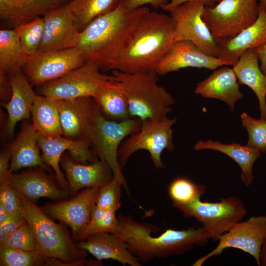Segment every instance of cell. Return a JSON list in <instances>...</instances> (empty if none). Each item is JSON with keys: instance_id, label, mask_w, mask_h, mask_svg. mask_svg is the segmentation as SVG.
Wrapping results in <instances>:
<instances>
[{"instance_id": "cell-50", "label": "cell", "mask_w": 266, "mask_h": 266, "mask_svg": "<svg viewBox=\"0 0 266 266\" xmlns=\"http://www.w3.org/2000/svg\"><path fill=\"white\" fill-rule=\"evenodd\" d=\"M221 0H216V3H218V2H220Z\"/></svg>"}, {"instance_id": "cell-20", "label": "cell", "mask_w": 266, "mask_h": 266, "mask_svg": "<svg viewBox=\"0 0 266 266\" xmlns=\"http://www.w3.org/2000/svg\"><path fill=\"white\" fill-rule=\"evenodd\" d=\"M8 181L20 195L34 203L41 198L62 200L70 194L57 180L41 170L12 173Z\"/></svg>"}, {"instance_id": "cell-34", "label": "cell", "mask_w": 266, "mask_h": 266, "mask_svg": "<svg viewBox=\"0 0 266 266\" xmlns=\"http://www.w3.org/2000/svg\"><path fill=\"white\" fill-rule=\"evenodd\" d=\"M44 28V20L41 17L22 23L14 28L18 35L22 50L29 58L38 52L43 36Z\"/></svg>"}, {"instance_id": "cell-43", "label": "cell", "mask_w": 266, "mask_h": 266, "mask_svg": "<svg viewBox=\"0 0 266 266\" xmlns=\"http://www.w3.org/2000/svg\"><path fill=\"white\" fill-rule=\"evenodd\" d=\"M126 7L133 10L149 4L154 8H162L168 2V0H124Z\"/></svg>"}, {"instance_id": "cell-7", "label": "cell", "mask_w": 266, "mask_h": 266, "mask_svg": "<svg viewBox=\"0 0 266 266\" xmlns=\"http://www.w3.org/2000/svg\"><path fill=\"white\" fill-rule=\"evenodd\" d=\"M259 0H222L205 6L202 19L217 44L230 40L252 25L259 12Z\"/></svg>"}, {"instance_id": "cell-37", "label": "cell", "mask_w": 266, "mask_h": 266, "mask_svg": "<svg viewBox=\"0 0 266 266\" xmlns=\"http://www.w3.org/2000/svg\"><path fill=\"white\" fill-rule=\"evenodd\" d=\"M242 126L248 134L247 146L266 152V120L253 118L245 112L241 115Z\"/></svg>"}, {"instance_id": "cell-3", "label": "cell", "mask_w": 266, "mask_h": 266, "mask_svg": "<svg viewBox=\"0 0 266 266\" xmlns=\"http://www.w3.org/2000/svg\"><path fill=\"white\" fill-rule=\"evenodd\" d=\"M118 218L116 234L124 240L129 251L142 262L182 255L194 246L205 245L210 239L203 227L183 230L168 229L161 235L153 236L151 233L158 229L157 227L138 222L131 216L119 215Z\"/></svg>"}, {"instance_id": "cell-38", "label": "cell", "mask_w": 266, "mask_h": 266, "mask_svg": "<svg viewBox=\"0 0 266 266\" xmlns=\"http://www.w3.org/2000/svg\"><path fill=\"white\" fill-rule=\"evenodd\" d=\"M121 183L114 177L107 184L100 187L96 205L106 210H118L121 206Z\"/></svg>"}, {"instance_id": "cell-45", "label": "cell", "mask_w": 266, "mask_h": 266, "mask_svg": "<svg viewBox=\"0 0 266 266\" xmlns=\"http://www.w3.org/2000/svg\"><path fill=\"white\" fill-rule=\"evenodd\" d=\"M201 0L206 6L212 7L216 4V0H170L168 3L164 6L162 9L166 11L170 12L179 5L191 1Z\"/></svg>"}, {"instance_id": "cell-40", "label": "cell", "mask_w": 266, "mask_h": 266, "mask_svg": "<svg viewBox=\"0 0 266 266\" xmlns=\"http://www.w3.org/2000/svg\"><path fill=\"white\" fill-rule=\"evenodd\" d=\"M0 203L9 215L21 213L20 195L8 181L0 183Z\"/></svg>"}, {"instance_id": "cell-14", "label": "cell", "mask_w": 266, "mask_h": 266, "mask_svg": "<svg viewBox=\"0 0 266 266\" xmlns=\"http://www.w3.org/2000/svg\"><path fill=\"white\" fill-rule=\"evenodd\" d=\"M100 188H85L69 200L46 204L41 208L50 218L68 226L75 241L81 240L90 223Z\"/></svg>"}, {"instance_id": "cell-21", "label": "cell", "mask_w": 266, "mask_h": 266, "mask_svg": "<svg viewBox=\"0 0 266 266\" xmlns=\"http://www.w3.org/2000/svg\"><path fill=\"white\" fill-rule=\"evenodd\" d=\"M75 244L99 261L112 259L123 265L141 266L139 259L129 251L124 240L115 233L105 232L95 233Z\"/></svg>"}, {"instance_id": "cell-2", "label": "cell", "mask_w": 266, "mask_h": 266, "mask_svg": "<svg viewBox=\"0 0 266 266\" xmlns=\"http://www.w3.org/2000/svg\"><path fill=\"white\" fill-rule=\"evenodd\" d=\"M174 26L170 16L150 11L147 8L109 70L128 73L155 71L173 43Z\"/></svg>"}, {"instance_id": "cell-10", "label": "cell", "mask_w": 266, "mask_h": 266, "mask_svg": "<svg viewBox=\"0 0 266 266\" xmlns=\"http://www.w3.org/2000/svg\"><path fill=\"white\" fill-rule=\"evenodd\" d=\"M100 70L96 64L86 62L64 76L38 86V95L54 100L93 98L101 86L113 78Z\"/></svg>"}, {"instance_id": "cell-5", "label": "cell", "mask_w": 266, "mask_h": 266, "mask_svg": "<svg viewBox=\"0 0 266 266\" xmlns=\"http://www.w3.org/2000/svg\"><path fill=\"white\" fill-rule=\"evenodd\" d=\"M112 75L127 97L131 118L143 121L167 117L175 100L159 84L155 71L128 73L113 70Z\"/></svg>"}, {"instance_id": "cell-28", "label": "cell", "mask_w": 266, "mask_h": 266, "mask_svg": "<svg viewBox=\"0 0 266 266\" xmlns=\"http://www.w3.org/2000/svg\"><path fill=\"white\" fill-rule=\"evenodd\" d=\"M194 149L200 150L211 149L220 152L234 161L241 170L240 178L246 186L253 181V167L254 163L261 156V152L247 145L238 143L223 144L218 141H199L195 145Z\"/></svg>"}, {"instance_id": "cell-36", "label": "cell", "mask_w": 266, "mask_h": 266, "mask_svg": "<svg viewBox=\"0 0 266 266\" xmlns=\"http://www.w3.org/2000/svg\"><path fill=\"white\" fill-rule=\"evenodd\" d=\"M116 211L94 207L90 223L84 233V239L88 235L99 233L108 232L116 234L119 228V220Z\"/></svg>"}, {"instance_id": "cell-30", "label": "cell", "mask_w": 266, "mask_h": 266, "mask_svg": "<svg viewBox=\"0 0 266 266\" xmlns=\"http://www.w3.org/2000/svg\"><path fill=\"white\" fill-rule=\"evenodd\" d=\"M93 98L108 117L118 121L131 118L127 97L114 77L101 86Z\"/></svg>"}, {"instance_id": "cell-48", "label": "cell", "mask_w": 266, "mask_h": 266, "mask_svg": "<svg viewBox=\"0 0 266 266\" xmlns=\"http://www.w3.org/2000/svg\"><path fill=\"white\" fill-rule=\"evenodd\" d=\"M9 214L3 206V205L0 203V224L4 222L8 217Z\"/></svg>"}, {"instance_id": "cell-32", "label": "cell", "mask_w": 266, "mask_h": 266, "mask_svg": "<svg viewBox=\"0 0 266 266\" xmlns=\"http://www.w3.org/2000/svg\"><path fill=\"white\" fill-rule=\"evenodd\" d=\"M122 0H72L69 6L75 26L81 32L97 18L117 8Z\"/></svg>"}, {"instance_id": "cell-17", "label": "cell", "mask_w": 266, "mask_h": 266, "mask_svg": "<svg viewBox=\"0 0 266 266\" xmlns=\"http://www.w3.org/2000/svg\"><path fill=\"white\" fill-rule=\"evenodd\" d=\"M42 17L44 33L38 51L77 47L81 32L75 26L69 3L48 12Z\"/></svg>"}, {"instance_id": "cell-47", "label": "cell", "mask_w": 266, "mask_h": 266, "mask_svg": "<svg viewBox=\"0 0 266 266\" xmlns=\"http://www.w3.org/2000/svg\"><path fill=\"white\" fill-rule=\"evenodd\" d=\"M260 260V266H266V236L261 248Z\"/></svg>"}, {"instance_id": "cell-6", "label": "cell", "mask_w": 266, "mask_h": 266, "mask_svg": "<svg viewBox=\"0 0 266 266\" xmlns=\"http://www.w3.org/2000/svg\"><path fill=\"white\" fill-rule=\"evenodd\" d=\"M142 121L130 118L120 121L106 119L97 104L94 128L91 138V145L100 160L106 162L111 167L114 177L129 192L126 180L118 161V151L125 138L137 132Z\"/></svg>"}, {"instance_id": "cell-29", "label": "cell", "mask_w": 266, "mask_h": 266, "mask_svg": "<svg viewBox=\"0 0 266 266\" xmlns=\"http://www.w3.org/2000/svg\"><path fill=\"white\" fill-rule=\"evenodd\" d=\"M31 116L32 125L39 135L47 137L63 135L58 111L53 99L36 94Z\"/></svg>"}, {"instance_id": "cell-46", "label": "cell", "mask_w": 266, "mask_h": 266, "mask_svg": "<svg viewBox=\"0 0 266 266\" xmlns=\"http://www.w3.org/2000/svg\"><path fill=\"white\" fill-rule=\"evenodd\" d=\"M253 50L257 54L260 61V68L263 72L266 75V44Z\"/></svg>"}, {"instance_id": "cell-26", "label": "cell", "mask_w": 266, "mask_h": 266, "mask_svg": "<svg viewBox=\"0 0 266 266\" xmlns=\"http://www.w3.org/2000/svg\"><path fill=\"white\" fill-rule=\"evenodd\" d=\"M38 136L39 133L32 124L23 123L16 139L7 146L11 153V172L25 167L39 166L47 169V165L40 154Z\"/></svg>"}, {"instance_id": "cell-24", "label": "cell", "mask_w": 266, "mask_h": 266, "mask_svg": "<svg viewBox=\"0 0 266 266\" xmlns=\"http://www.w3.org/2000/svg\"><path fill=\"white\" fill-rule=\"evenodd\" d=\"M237 80L233 69L225 66L216 69L207 78L198 83L195 93L205 98L222 100L233 111L235 102L244 97Z\"/></svg>"}, {"instance_id": "cell-19", "label": "cell", "mask_w": 266, "mask_h": 266, "mask_svg": "<svg viewBox=\"0 0 266 266\" xmlns=\"http://www.w3.org/2000/svg\"><path fill=\"white\" fill-rule=\"evenodd\" d=\"M76 162L65 156L60 161L70 194H75L82 189L100 187L114 177L111 167L104 161L96 159L88 165Z\"/></svg>"}, {"instance_id": "cell-42", "label": "cell", "mask_w": 266, "mask_h": 266, "mask_svg": "<svg viewBox=\"0 0 266 266\" xmlns=\"http://www.w3.org/2000/svg\"><path fill=\"white\" fill-rule=\"evenodd\" d=\"M11 153L10 149H6L2 151L0 155V183L9 181L12 172L10 171V164Z\"/></svg>"}, {"instance_id": "cell-33", "label": "cell", "mask_w": 266, "mask_h": 266, "mask_svg": "<svg viewBox=\"0 0 266 266\" xmlns=\"http://www.w3.org/2000/svg\"><path fill=\"white\" fill-rule=\"evenodd\" d=\"M0 266H67L64 262L46 257L37 250L0 247Z\"/></svg>"}, {"instance_id": "cell-11", "label": "cell", "mask_w": 266, "mask_h": 266, "mask_svg": "<svg viewBox=\"0 0 266 266\" xmlns=\"http://www.w3.org/2000/svg\"><path fill=\"white\" fill-rule=\"evenodd\" d=\"M266 236V215L251 216L219 236L216 247L195 261L192 266H200L210 258L221 255L225 249L234 248L250 255L260 266V252Z\"/></svg>"}, {"instance_id": "cell-23", "label": "cell", "mask_w": 266, "mask_h": 266, "mask_svg": "<svg viewBox=\"0 0 266 266\" xmlns=\"http://www.w3.org/2000/svg\"><path fill=\"white\" fill-rule=\"evenodd\" d=\"M9 75L12 96L8 102H2L1 105L8 114L7 133L12 137L17 123L31 116V109L36 94L22 70Z\"/></svg>"}, {"instance_id": "cell-4", "label": "cell", "mask_w": 266, "mask_h": 266, "mask_svg": "<svg viewBox=\"0 0 266 266\" xmlns=\"http://www.w3.org/2000/svg\"><path fill=\"white\" fill-rule=\"evenodd\" d=\"M20 195V194H19ZM21 214L35 235L36 249L42 255L60 260L67 266L98 265L85 259L87 251L78 248L65 227L53 221L34 202L20 195Z\"/></svg>"}, {"instance_id": "cell-18", "label": "cell", "mask_w": 266, "mask_h": 266, "mask_svg": "<svg viewBox=\"0 0 266 266\" xmlns=\"http://www.w3.org/2000/svg\"><path fill=\"white\" fill-rule=\"evenodd\" d=\"M227 64L208 55L188 40L174 42L158 63L155 72L160 75L188 67L215 70Z\"/></svg>"}, {"instance_id": "cell-13", "label": "cell", "mask_w": 266, "mask_h": 266, "mask_svg": "<svg viewBox=\"0 0 266 266\" xmlns=\"http://www.w3.org/2000/svg\"><path fill=\"white\" fill-rule=\"evenodd\" d=\"M85 63L82 54L77 47L38 51L28 58L22 71L30 84L38 87L64 76Z\"/></svg>"}, {"instance_id": "cell-25", "label": "cell", "mask_w": 266, "mask_h": 266, "mask_svg": "<svg viewBox=\"0 0 266 266\" xmlns=\"http://www.w3.org/2000/svg\"><path fill=\"white\" fill-rule=\"evenodd\" d=\"M72 0H0L2 21L13 29L18 25L44 16L48 12Z\"/></svg>"}, {"instance_id": "cell-27", "label": "cell", "mask_w": 266, "mask_h": 266, "mask_svg": "<svg viewBox=\"0 0 266 266\" xmlns=\"http://www.w3.org/2000/svg\"><path fill=\"white\" fill-rule=\"evenodd\" d=\"M259 58L253 49L244 51L233 66L238 83L250 87L257 96L260 119L266 120V75L259 65Z\"/></svg>"}, {"instance_id": "cell-8", "label": "cell", "mask_w": 266, "mask_h": 266, "mask_svg": "<svg viewBox=\"0 0 266 266\" xmlns=\"http://www.w3.org/2000/svg\"><path fill=\"white\" fill-rule=\"evenodd\" d=\"M172 205L185 217L195 218L201 223L210 239H217L247 214L242 200L233 196L222 198L216 202L202 201L198 198L189 202Z\"/></svg>"}, {"instance_id": "cell-16", "label": "cell", "mask_w": 266, "mask_h": 266, "mask_svg": "<svg viewBox=\"0 0 266 266\" xmlns=\"http://www.w3.org/2000/svg\"><path fill=\"white\" fill-rule=\"evenodd\" d=\"M37 141L44 162L53 168L58 183L66 190H68L67 181L60 167L64 152L68 151L73 160L82 164L92 163L96 159L90 149L91 142L89 140H74L63 135L47 137L39 134Z\"/></svg>"}, {"instance_id": "cell-9", "label": "cell", "mask_w": 266, "mask_h": 266, "mask_svg": "<svg viewBox=\"0 0 266 266\" xmlns=\"http://www.w3.org/2000/svg\"><path fill=\"white\" fill-rule=\"evenodd\" d=\"M176 122V118L168 117L142 121L140 129L127 137L120 145L118 161L122 168L130 156L139 150L148 151L157 169L164 168L161 155L165 149L169 152L174 150L172 127Z\"/></svg>"}, {"instance_id": "cell-12", "label": "cell", "mask_w": 266, "mask_h": 266, "mask_svg": "<svg viewBox=\"0 0 266 266\" xmlns=\"http://www.w3.org/2000/svg\"><path fill=\"white\" fill-rule=\"evenodd\" d=\"M204 3L194 0L184 3L170 11L175 23L173 42L188 40L204 53L218 58L219 47L202 19Z\"/></svg>"}, {"instance_id": "cell-22", "label": "cell", "mask_w": 266, "mask_h": 266, "mask_svg": "<svg viewBox=\"0 0 266 266\" xmlns=\"http://www.w3.org/2000/svg\"><path fill=\"white\" fill-rule=\"evenodd\" d=\"M266 44V9L259 3V12L256 21L233 38L217 45L218 58L233 66L246 50Z\"/></svg>"}, {"instance_id": "cell-35", "label": "cell", "mask_w": 266, "mask_h": 266, "mask_svg": "<svg viewBox=\"0 0 266 266\" xmlns=\"http://www.w3.org/2000/svg\"><path fill=\"white\" fill-rule=\"evenodd\" d=\"M206 188L190 180L179 177L173 180L168 187V194L174 204L189 202L200 198L205 193Z\"/></svg>"}, {"instance_id": "cell-15", "label": "cell", "mask_w": 266, "mask_h": 266, "mask_svg": "<svg viewBox=\"0 0 266 266\" xmlns=\"http://www.w3.org/2000/svg\"><path fill=\"white\" fill-rule=\"evenodd\" d=\"M63 136L72 140H89L92 135L97 104L91 97L54 100Z\"/></svg>"}, {"instance_id": "cell-41", "label": "cell", "mask_w": 266, "mask_h": 266, "mask_svg": "<svg viewBox=\"0 0 266 266\" xmlns=\"http://www.w3.org/2000/svg\"><path fill=\"white\" fill-rule=\"evenodd\" d=\"M26 222L21 213L9 215L4 222L0 224V245L3 244L9 236Z\"/></svg>"}, {"instance_id": "cell-44", "label": "cell", "mask_w": 266, "mask_h": 266, "mask_svg": "<svg viewBox=\"0 0 266 266\" xmlns=\"http://www.w3.org/2000/svg\"><path fill=\"white\" fill-rule=\"evenodd\" d=\"M12 92L9 74L0 71V97L2 102H7L9 101Z\"/></svg>"}, {"instance_id": "cell-39", "label": "cell", "mask_w": 266, "mask_h": 266, "mask_svg": "<svg viewBox=\"0 0 266 266\" xmlns=\"http://www.w3.org/2000/svg\"><path fill=\"white\" fill-rule=\"evenodd\" d=\"M25 251L36 249V241L33 231L28 222H26L0 245Z\"/></svg>"}, {"instance_id": "cell-31", "label": "cell", "mask_w": 266, "mask_h": 266, "mask_svg": "<svg viewBox=\"0 0 266 266\" xmlns=\"http://www.w3.org/2000/svg\"><path fill=\"white\" fill-rule=\"evenodd\" d=\"M29 57L22 50L16 30H0V71L10 74L22 70Z\"/></svg>"}, {"instance_id": "cell-1", "label": "cell", "mask_w": 266, "mask_h": 266, "mask_svg": "<svg viewBox=\"0 0 266 266\" xmlns=\"http://www.w3.org/2000/svg\"><path fill=\"white\" fill-rule=\"evenodd\" d=\"M146 7L129 10L124 0L114 10L100 16L81 32L77 45L85 62L109 70L127 44Z\"/></svg>"}, {"instance_id": "cell-49", "label": "cell", "mask_w": 266, "mask_h": 266, "mask_svg": "<svg viewBox=\"0 0 266 266\" xmlns=\"http://www.w3.org/2000/svg\"><path fill=\"white\" fill-rule=\"evenodd\" d=\"M259 3L262 4L266 9V0H259Z\"/></svg>"}]
</instances>
